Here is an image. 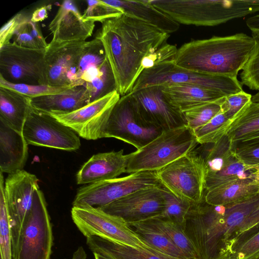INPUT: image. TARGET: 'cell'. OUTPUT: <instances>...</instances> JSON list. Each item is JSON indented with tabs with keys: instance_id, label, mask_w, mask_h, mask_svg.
Segmentation results:
<instances>
[{
	"instance_id": "11",
	"label": "cell",
	"mask_w": 259,
	"mask_h": 259,
	"mask_svg": "<svg viewBox=\"0 0 259 259\" xmlns=\"http://www.w3.org/2000/svg\"><path fill=\"white\" fill-rule=\"evenodd\" d=\"M45 49L10 42L0 47V75L13 83L48 85Z\"/></svg>"
},
{
	"instance_id": "18",
	"label": "cell",
	"mask_w": 259,
	"mask_h": 259,
	"mask_svg": "<svg viewBox=\"0 0 259 259\" xmlns=\"http://www.w3.org/2000/svg\"><path fill=\"white\" fill-rule=\"evenodd\" d=\"M95 24L82 18L73 1H65L49 24L48 29L53 35L50 43L85 41L92 35Z\"/></svg>"
},
{
	"instance_id": "30",
	"label": "cell",
	"mask_w": 259,
	"mask_h": 259,
	"mask_svg": "<svg viewBox=\"0 0 259 259\" xmlns=\"http://www.w3.org/2000/svg\"><path fill=\"white\" fill-rule=\"evenodd\" d=\"M259 131V102H251L242 114L233 122L227 136L233 145L242 138Z\"/></svg>"
},
{
	"instance_id": "44",
	"label": "cell",
	"mask_w": 259,
	"mask_h": 259,
	"mask_svg": "<svg viewBox=\"0 0 259 259\" xmlns=\"http://www.w3.org/2000/svg\"><path fill=\"white\" fill-rule=\"evenodd\" d=\"M258 231L259 205L248 214L243 222L239 230L237 240L234 246L247 239Z\"/></svg>"
},
{
	"instance_id": "32",
	"label": "cell",
	"mask_w": 259,
	"mask_h": 259,
	"mask_svg": "<svg viewBox=\"0 0 259 259\" xmlns=\"http://www.w3.org/2000/svg\"><path fill=\"white\" fill-rule=\"evenodd\" d=\"M0 176V251L1 259H13L9 216L4 194V179Z\"/></svg>"
},
{
	"instance_id": "31",
	"label": "cell",
	"mask_w": 259,
	"mask_h": 259,
	"mask_svg": "<svg viewBox=\"0 0 259 259\" xmlns=\"http://www.w3.org/2000/svg\"><path fill=\"white\" fill-rule=\"evenodd\" d=\"M231 122L221 111L205 125L199 127L193 133L199 144L217 142L228 133Z\"/></svg>"
},
{
	"instance_id": "33",
	"label": "cell",
	"mask_w": 259,
	"mask_h": 259,
	"mask_svg": "<svg viewBox=\"0 0 259 259\" xmlns=\"http://www.w3.org/2000/svg\"><path fill=\"white\" fill-rule=\"evenodd\" d=\"M164 196L165 205L163 211L153 218L169 220L184 228L187 215L192 203L178 197L165 187Z\"/></svg>"
},
{
	"instance_id": "10",
	"label": "cell",
	"mask_w": 259,
	"mask_h": 259,
	"mask_svg": "<svg viewBox=\"0 0 259 259\" xmlns=\"http://www.w3.org/2000/svg\"><path fill=\"white\" fill-rule=\"evenodd\" d=\"M161 185L156 171L134 172L124 177L93 183L80 188L75 197L73 206L100 208L135 191Z\"/></svg>"
},
{
	"instance_id": "27",
	"label": "cell",
	"mask_w": 259,
	"mask_h": 259,
	"mask_svg": "<svg viewBox=\"0 0 259 259\" xmlns=\"http://www.w3.org/2000/svg\"><path fill=\"white\" fill-rule=\"evenodd\" d=\"M103 45L95 37L85 41L79 62L75 87L84 86L97 77L107 62Z\"/></svg>"
},
{
	"instance_id": "53",
	"label": "cell",
	"mask_w": 259,
	"mask_h": 259,
	"mask_svg": "<svg viewBox=\"0 0 259 259\" xmlns=\"http://www.w3.org/2000/svg\"><path fill=\"white\" fill-rule=\"evenodd\" d=\"M253 259H259V256H258V257H256V258H253Z\"/></svg>"
},
{
	"instance_id": "21",
	"label": "cell",
	"mask_w": 259,
	"mask_h": 259,
	"mask_svg": "<svg viewBox=\"0 0 259 259\" xmlns=\"http://www.w3.org/2000/svg\"><path fill=\"white\" fill-rule=\"evenodd\" d=\"M90 103V97L84 86L69 88L62 92L30 98L33 108L51 115L67 114Z\"/></svg>"
},
{
	"instance_id": "20",
	"label": "cell",
	"mask_w": 259,
	"mask_h": 259,
	"mask_svg": "<svg viewBox=\"0 0 259 259\" xmlns=\"http://www.w3.org/2000/svg\"><path fill=\"white\" fill-rule=\"evenodd\" d=\"M28 144L22 133L0 119V169L11 174L22 170L27 160Z\"/></svg>"
},
{
	"instance_id": "25",
	"label": "cell",
	"mask_w": 259,
	"mask_h": 259,
	"mask_svg": "<svg viewBox=\"0 0 259 259\" xmlns=\"http://www.w3.org/2000/svg\"><path fill=\"white\" fill-rule=\"evenodd\" d=\"M30 108L29 97L0 87V119L12 128L22 133Z\"/></svg>"
},
{
	"instance_id": "1",
	"label": "cell",
	"mask_w": 259,
	"mask_h": 259,
	"mask_svg": "<svg viewBox=\"0 0 259 259\" xmlns=\"http://www.w3.org/2000/svg\"><path fill=\"white\" fill-rule=\"evenodd\" d=\"M169 36L155 27L124 14L102 23L96 37L103 45L121 97L132 92L143 71L144 58L167 42Z\"/></svg>"
},
{
	"instance_id": "2",
	"label": "cell",
	"mask_w": 259,
	"mask_h": 259,
	"mask_svg": "<svg viewBox=\"0 0 259 259\" xmlns=\"http://www.w3.org/2000/svg\"><path fill=\"white\" fill-rule=\"evenodd\" d=\"M258 205L259 194L225 205H212L204 199L192 203L183 229L200 259H228L243 222Z\"/></svg>"
},
{
	"instance_id": "45",
	"label": "cell",
	"mask_w": 259,
	"mask_h": 259,
	"mask_svg": "<svg viewBox=\"0 0 259 259\" xmlns=\"http://www.w3.org/2000/svg\"><path fill=\"white\" fill-rule=\"evenodd\" d=\"M28 23L22 24L18 28L14 35L13 41L23 47L41 49L31 35Z\"/></svg>"
},
{
	"instance_id": "37",
	"label": "cell",
	"mask_w": 259,
	"mask_h": 259,
	"mask_svg": "<svg viewBox=\"0 0 259 259\" xmlns=\"http://www.w3.org/2000/svg\"><path fill=\"white\" fill-rule=\"evenodd\" d=\"M252 97L244 91L226 96L221 101V111L232 123L246 110L252 102Z\"/></svg>"
},
{
	"instance_id": "47",
	"label": "cell",
	"mask_w": 259,
	"mask_h": 259,
	"mask_svg": "<svg viewBox=\"0 0 259 259\" xmlns=\"http://www.w3.org/2000/svg\"><path fill=\"white\" fill-rule=\"evenodd\" d=\"M51 8L52 6L49 5L36 9L31 14V21L35 23H38L45 20L48 18V12Z\"/></svg>"
},
{
	"instance_id": "38",
	"label": "cell",
	"mask_w": 259,
	"mask_h": 259,
	"mask_svg": "<svg viewBox=\"0 0 259 259\" xmlns=\"http://www.w3.org/2000/svg\"><path fill=\"white\" fill-rule=\"evenodd\" d=\"M87 7L82 14V18L87 21L103 23L105 21L123 14L122 11L105 3L103 1H87Z\"/></svg>"
},
{
	"instance_id": "43",
	"label": "cell",
	"mask_w": 259,
	"mask_h": 259,
	"mask_svg": "<svg viewBox=\"0 0 259 259\" xmlns=\"http://www.w3.org/2000/svg\"><path fill=\"white\" fill-rule=\"evenodd\" d=\"M233 152L236 157L244 164L259 169V144L250 145H235Z\"/></svg>"
},
{
	"instance_id": "40",
	"label": "cell",
	"mask_w": 259,
	"mask_h": 259,
	"mask_svg": "<svg viewBox=\"0 0 259 259\" xmlns=\"http://www.w3.org/2000/svg\"><path fill=\"white\" fill-rule=\"evenodd\" d=\"M177 50L176 46L167 42L164 44L144 58L142 63L143 71L160 64L175 62Z\"/></svg>"
},
{
	"instance_id": "49",
	"label": "cell",
	"mask_w": 259,
	"mask_h": 259,
	"mask_svg": "<svg viewBox=\"0 0 259 259\" xmlns=\"http://www.w3.org/2000/svg\"><path fill=\"white\" fill-rule=\"evenodd\" d=\"M87 253L82 246H79L74 252L71 259H87Z\"/></svg>"
},
{
	"instance_id": "52",
	"label": "cell",
	"mask_w": 259,
	"mask_h": 259,
	"mask_svg": "<svg viewBox=\"0 0 259 259\" xmlns=\"http://www.w3.org/2000/svg\"><path fill=\"white\" fill-rule=\"evenodd\" d=\"M94 255L95 259H110L100 254L97 253H93Z\"/></svg>"
},
{
	"instance_id": "23",
	"label": "cell",
	"mask_w": 259,
	"mask_h": 259,
	"mask_svg": "<svg viewBox=\"0 0 259 259\" xmlns=\"http://www.w3.org/2000/svg\"><path fill=\"white\" fill-rule=\"evenodd\" d=\"M105 3L121 10L123 13L144 21L167 34L177 31L180 24L154 6L150 0H106Z\"/></svg>"
},
{
	"instance_id": "46",
	"label": "cell",
	"mask_w": 259,
	"mask_h": 259,
	"mask_svg": "<svg viewBox=\"0 0 259 259\" xmlns=\"http://www.w3.org/2000/svg\"><path fill=\"white\" fill-rule=\"evenodd\" d=\"M28 26L31 35L39 47L41 49L46 50L48 47L49 43L46 41L38 23H35L30 20L28 23Z\"/></svg>"
},
{
	"instance_id": "39",
	"label": "cell",
	"mask_w": 259,
	"mask_h": 259,
	"mask_svg": "<svg viewBox=\"0 0 259 259\" xmlns=\"http://www.w3.org/2000/svg\"><path fill=\"white\" fill-rule=\"evenodd\" d=\"M0 87L11 89L29 98L57 94L71 88L70 87H53L49 85H33L13 83L7 81L1 75Z\"/></svg>"
},
{
	"instance_id": "6",
	"label": "cell",
	"mask_w": 259,
	"mask_h": 259,
	"mask_svg": "<svg viewBox=\"0 0 259 259\" xmlns=\"http://www.w3.org/2000/svg\"><path fill=\"white\" fill-rule=\"evenodd\" d=\"M175 83L199 85L225 96L243 91L237 78L200 73L178 66L174 62H167L145 69L135 83L131 93L150 86Z\"/></svg>"
},
{
	"instance_id": "29",
	"label": "cell",
	"mask_w": 259,
	"mask_h": 259,
	"mask_svg": "<svg viewBox=\"0 0 259 259\" xmlns=\"http://www.w3.org/2000/svg\"><path fill=\"white\" fill-rule=\"evenodd\" d=\"M160 230L164 233L187 259H200L199 254L182 227L166 219H149Z\"/></svg>"
},
{
	"instance_id": "19",
	"label": "cell",
	"mask_w": 259,
	"mask_h": 259,
	"mask_svg": "<svg viewBox=\"0 0 259 259\" xmlns=\"http://www.w3.org/2000/svg\"><path fill=\"white\" fill-rule=\"evenodd\" d=\"M127 154L123 150L93 155L76 175L78 184H93L117 178L126 172Z\"/></svg>"
},
{
	"instance_id": "17",
	"label": "cell",
	"mask_w": 259,
	"mask_h": 259,
	"mask_svg": "<svg viewBox=\"0 0 259 259\" xmlns=\"http://www.w3.org/2000/svg\"><path fill=\"white\" fill-rule=\"evenodd\" d=\"M84 42L49 43L45 52L48 85L75 87L79 62Z\"/></svg>"
},
{
	"instance_id": "22",
	"label": "cell",
	"mask_w": 259,
	"mask_h": 259,
	"mask_svg": "<svg viewBox=\"0 0 259 259\" xmlns=\"http://www.w3.org/2000/svg\"><path fill=\"white\" fill-rule=\"evenodd\" d=\"M162 91L169 102L181 112L218 102L226 96L206 87L189 83L162 85Z\"/></svg>"
},
{
	"instance_id": "51",
	"label": "cell",
	"mask_w": 259,
	"mask_h": 259,
	"mask_svg": "<svg viewBox=\"0 0 259 259\" xmlns=\"http://www.w3.org/2000/svg\"><path fill=\"white\" fill-rule=\"evenodd\" d=\"M252 102H259V91L252 97Z\"/></svg>"
},
{
	"instance_id": "28",
	"label": "cell",
	"mask_w": 259,
	"mask_h": 259,
	"mask_svg": "<svg viewBox=\"0 0 259 259\" xmlns=\"http://www.w3.org/2000/svg\"><path fill=\"white\" fill-rule=\"evenodd\" d=\"M128 224L139 236L158 251L172 257L187 259L169 237L150 220Z\"/></svg>"
},
{
	"instance_id": "5",
	"label": "cell",
	"mask_w": 259,
	"mask_h": 259,
	"mask_svg": "<svg viewBox=\"0 0 259 259\" xmlns=\"http://www.w3.org/2000/svg\"><path fill=\"white\" fill-rule=\"evenodd\" d=\"M71 215L77 228L86 238L96 236L121 245L162 253L139 236L123 219L99 208L73 206Z\"/></svg>"
},
{
	"instance_id": "8",
	"label": "cell",
	"mask_w": 259,
	"mask_h": 259,
	"mask_svg": "<svg viewBox=\"0 0 259 259\" xmlns=\"http://www.w3.org/2000/svg\"><path fill=\"white\" fill-rule=\"evenodd\" d=\"M53 235L44 195L37 188L31 211L22 229L13 259H50Z\"/></svg>"
},
{
	"instance_id": "4",
	"label": "cell",
	"mask_w": 259,
	"mask_h": 259,
	"mask_svg": "<svg viewBox=\"0 0 259 259\" xmlns=\"http://www.w3.org/2000/svg\"><path fill=\"white\" fill-rule=\"evenodd\" d=\"M198 144L186 125L164 131L151 142L127 154L126 172L157 171L187 154Z\"/></svg>"
},
{
	"instance_id": "26",
	"label": "cell",
	"mask_w": 259,
	"mask_h": 259,
	"mask_svg": "<svg viewBox=\"0 0 259 259\" xmlns=\"http://www.w3.org/2000/svg\"><path fill=\"white\" fill-rule=\"evenodd\" d=\"M87 244L93 253L110 259H182L121 245L96 236L87 237Z\"/></svg>"
},
{
	"instance_id": "14",
	"label": "cell",
	"mask_w": 259,
	"mask_h": 259,
	"mask_svg": "<svg viewBox=\"0 0 259 259\" xmlns=\"http://www.w3.org/2000/svg\"><path fill=\"white\" fill-rule=\"evenodd\" d=\"M115 91L72 112L52 115L87 140H97L102 135L111 110L120 98Z\"/></svg>"
},
{
	"instance_id": "35",
	"label": "cell",
	"mask_w": 259,
	"mask_h": 259,
	"mask_svg": "<svg viewBox=\"0 0 259 259\" xmlns=\"http://www.w3.org/2000/svg\"><path fill=\"white\" fill-rule=\"evenodd\" d=\"M90 97V102L117 91L114 77L107 60L100 74L84 85Z\"/></svg>"
},
{
	"instance_id": "13",
	"label": "cell",
	"mask_w": 259,
	"mask_h": 259,
	"mask_svg": "<svg viewBox=\"0 0 259 259\" xmlns=\"http://www.w3.org/2000/svg\"><path fill=\"white\" fill-rule=\"evenodd\" d=\"M38 180L23 169L9 174L4 183L12 240L13 254L17 248L25 223L31 211Z\"/></svg>"
},
{
	"instance_id": "9",
	"label": "cell",
	"mask_w": 259,
	"mask_h": 259,
	"mask_svg": "<svg viewBox=\"0 0 259 259\" xmlns=\"http://www.w3.org/2000/svg\"><path fill=\"white\" fill-rule=\"evenodd\" d=\"M162 185L178 197L198 203L205 194L200 157L195 148L156 171Z\"/></svg>"
},
{
	"instance_id": "16",
	"label": "cell",
	"mask_w": 259,
	"mask_h": 259,
	"mask_svg": "<svg viewBox=\"0 0 259 259\" xmlns=\"http://www.w3.org/2000/svg\"><path fill=\"white\" fill-rule=\"evenodd\" d=\"M130 94L142 116L163 131L186 125L183 113L164 95L162 85L150 86Z\"/></svg>"
},
{
	"instance_id": "12",
	"label": "cell",
	"mask_w": 259,
	"mask_h": 259,
	"mask_svg": "<svg viewBox=\"0 0 259 259\" xmlns=\"http://www.w3.org/2000/svg\"><path fill=\"white\" fill-rule=\"evenodd\" d=\"M22 134L28 145L66 151H75L81 145L77 134L51 114L31 106Z\"/></svg>"
},
{
	"instance_id": "41",
	"label": "cell",
	"mask_w": 259,
	"mask_h": 259,
	"mask_svg": "<svg viewBox=\"0 0 259 259\" xmlns=\"http://www.w3.org/2000/svg\"><path fill=\"white\" fill-rule=\"evenodd\" d=\"M259 256V231L236 245L228 259H253Z\"/></svg>"
},
{
	"instance_id": "42",
	"label": "cell",
	"mask_w": 259,
	"mask_h": 259,
	"mask_svg": "<svg viewBox=\"0 0 259 259\" xmlns=\"http://www.w3.org/2000/svg\"><path fill=\"white\" fill-rule=\"evenodd\" d=\"M31 15L20 12L15 15L1 27L0 30V47L9 43L18 28L31 20Z\"/></svg>"
},
{
	"instance_id": "34",
	"label": "cell",
	"mask_w": 259,
	"mask_h": 259,
	"mask_svg": "<svg viewBox=\"0 0 259 259\" xmlns=\"http://www.w3.org/2000/svg\"><path fill=\"white\" fill-rule=\"evenodd\" d=\"M255 41L254 50L239 74L242 85L259 91V28L250 29Z\"/></svg>"
},
{
	"instance_id": "7",
	"label": "cell",
	"mask_w": 259,
	"mask_h": 259,
	"mask_svg": "<svg viewBox=\"0 0 259 259\" xmlns=\"http://www.w3.org/2000/svg\"><path fill=\"white\" fill-rule=\"evenodd\" d=\"M163 131L146 120L139 112L131 95L120 97L113 107L102 138H114L141 149Z\"/></svg>"
},
{
	"instance_id": "36",
	"label": "cell",
	"mask_w": 259,
	"mask_h": 259,
	"mask_svg": "<svg viewBox=\"0 0 259 259\" xmlns=\"http://www.w3.org/2000/svg\"><path fill=\"white\" fill-rule=\"evenodd\" d=\"M222 99L216 102L204 104L182 112L186 125L193 132L205 125L221 111Z\"/></svg>"
},
{
	"instance_id": "24",
	"label": "cell",
	"mask_w": 259,
	"mask_h": 259,
	"mask_svg": "<svg viewBox=\"0 0 259 259\" xmlns=\"http://www.w3.org/2000/svg\"><path fill=\"white\" fill-rule=\"evenodd\" d=\"M259 194V183L252 177L237 179L206 192L204 200L212 205H225L249 199Z\"/></svg>"
},
{
	"instance_id": "50",
	"label": "cell",
	"mask_w": 259,
	"mask_h": 259,
	"mask_svg": "<svg viewBox=\"0 0 259 259\" xmlns=\"http://www.w3.org/2000/svg\"><path fill=\"white\" fill-rule=\"evenodd\" d=\"M252 178L259 183V170H256L252 174Z\"/></svg>"
},
{
	"instance_id": "48",
	"label": "cell",
	"mask_w": 259,
	"mask_h": 259,
	"mask_svg": "<svg viewBox=\"0 0 259 259\" xmlns=\"http://www.w3.org/2000/svg\"><path fill=\"white\" fill-rule=\"evenodd\" d=\"M259 144V131L251 133L240 139L234 145H250Z\"/></svg>"
},
{
	"instance_id": "3",
	"label": "cell",
	"mask_w": 259,
	"mask_h": 259,
	"mask_svg": "<svg viewBox=\"0 0 259 259\" xmlns=\"http://www.w3.org/2000/svg\"><path fill=\"white\" fill-rule=\"evenodd\" d=\"M255 47L244 33L191 40L178 49L174 63L192 71L237 78Z\"/></svg>"
},
{
	"instance_id": "15",
	"label": "cell",
	"mask_w": 259,
	"mask_h": 259,
	"mask_svg": "<svg viewBox=\"0 0 259 259\" xmlns=\"http://www.w3.org/2000/svg\"><path fill=\"white\" fill-rule=\"evenodd\" d=\"M165 205L162 185L135 191L99 208L130 224L157 217L163 211Z\"/></svg>"
}]
</instances>
